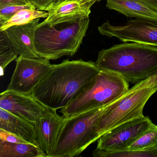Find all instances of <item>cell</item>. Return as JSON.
<instances>
[{"label":"cell","mask_w":157,"mask_h":157,"mask_svg":"<svg viewBox=\"0 0 157 157\" xmlns=\"http://www.w3.org/2000/svg\"><path fill=\"white\" fill-rule=\"evenodd\" d=\"M97 0H54L48 8L44 22L50 25L72 22L89 18L91 8Z\"/></svg>","instance_id":"8fae6325"},{"label":"cell","mask_w":157,"mask_h":157,"mask_svg":"<svg viewBox=\"0 0 157 157\" xmlns=\"http://www.w3.org/2000/svg\"><path fill=\"white\" fill-rule=\"evenodd\" d=\"M110 105L66 118L52 157H76L98 140V121Z\"/></svg>","instance_id":"5b68a950"},{"label":"cell","mask_w":157,"mask_h":157,"mask_svg":"<svg viewBox=\"0 0 157 157\" xmlns=\"http://www.w3.org/2000/svg\"><path fill=\"white\" fill-rule=\"evenodd\" d=\"M101 70L92 61L64 60L53 65L31 95L47 109L67 107L93 81Z\"/></svg>","instance_id":"6da1fadb"},{"label":"cell","mask_w":157,"mask_h":157,"mask_svg":"<svg viewBox=\"0 0 157 157\" xmlns=\"http://www.w3.org/2000/svg\"><path fill=\"white\" fill-rule=\"evenodd\" d=\"M100 1H101V0H97V2H99Z\"/></svg>","instance_id":"484cf974"},{"label":"cell","mask_w":157,"mask_h":157,"mask_svg":"<svg viewBox=\"0 0 157 157\" xmlns=\"http://www.w3.org/2000/svg\"><path fill=\"white\" fill-rule=\"evenodd\" d=\"M128 83L117 73L101 70L93 81L60 112L64 117L69 118L111 104L129 90Z\"/></svg>","instance_id":"8992f818"},{"label":"cell","mask_w":157,"mask_h":157,"mask_svg":"<svg viewBox=\"0 0 157 157\" xmlns=\"http://www.w3.org/2000/svg\"><path fill=\"white\" fill-rule=\"evenodd\" d=\"M154 124L149 117L145 116L123 123L102 135L96 148L106 151L127 149Z\"/></svg>","instance_id":"9c48e42d"},{"label":"cell","mask_w":157,"mask_h":157,"mask_svg":"<svg viewBox=\"0 0 157 157\" xmlns=\"http://www.w3.org/2000/svg\"><path fill=\"white\" fill-rule=\"evenodd\" d=\"M0 108L33 124L48 109L31 94L7 90L0 94Z\"/></svg>","instance_id":"30bf717a"},{"label":"cell","mask_w":157,"mask_h":157,"mask_svg":"<svg viewBox=\"0 0 157 157\" xmlns=\"http://www.w3.org/2000/svg\"><path fill=\"white\" fill-rule=\"evenodd\" d=\"M25 9H35L33 5L23 6H9L0 8V25L8 21L16 13Z\"/></svg>","instance_id":"44dd1931"},{"label":"cell","mask_w":157,"mask_h":157,"mask_svg":"<svg viewBox=\"0 0 157 157\" xmlns=\"http://www.w3.org/2000/svg\"><path fill=\"white\" fill-rule=\"evenodd\" d=\"M0 43V67L1 76L2 77L4 75L7 66L11 62L17 59L18 56L2 32Z\"/></svg>","instance_id":"ffe728a7"},{"label":"cell","mask_w":157,"mask_h":157,"mask_svg":"<svg viewBox=\"0 0 157 157\" xmlns=\"http://www.w3.org/2000/svg\"><path fill=\"white\" fill-rule=\"evenodd\" d=\"M27 2L38 10L47 11L48 8L54 0H27Z\"/></svg>","instance_id":"603a6c76"},{"label":"cell","mask_w":157,"mask_h":157,"mask_svg":"<svg viewBox=\"0 0 157 157\" xmlns=\"http://www.w3.org/2000/svg\"><path fill=\"white\" fill-rule=\"evenodd\" d=\"M0 128L38 147L34 124L0 108Z\"/></svg>","instance_id":"5bb4252c"},{"label":"cell","mask_w":157,"mask_h":157,"mask_svg":"<svg viewBox=\"0 0 157 157\" xmlns=\"http://www.w3.org/2000/svg\"><path fill=\"white\" fill-rule=\"evenodd\" d=\"M27 0H0V8L9 6L30 5Z\"/></svg>","instance_id":"cb8c5ba5"},{"label":"cell","mask_w":157,"mask_h":157,"mask_svg":"<svg viewBox=\"0 0 157 157\" xmlns=\"http://www.w3.org/2000/svg\"><path fill=\"white\" fill-rule=\"evenodd\" d=\"M95 63L101 70L117 73L135 84L157 72V47L124 42L100 51Z\"/></svg>","instance_id":"7a4b0ae2"},{"label":"cell","mask_w":157,"mask_h":157,"mask_svg":"<svg viewBox=\"0 0 157 157\" xmlns=\"http://www.w3.org/2000/svg\"><path fill=\"white\" fill-rule=\"evenodd\" d=\"M0 157H46L37 146L0 140Z\"/></svg>","instance_id":"2e32d148"},{"label":"cell","mask_w":157,"mask_h":157,"mask_svg":"<svg viewBox=\"0 0 157 157\" xmlns=\"http://www.w3.org/2000/svg\"><path fill=\"white\" fill-rule=\"evenodd\" d=\"M40 19H36L25 24L11 26L2 32L19 56L27 58L40 57L34 44L35 33Z\"/></svg>","instance_id":"4fadbf2b"},{"label":"cell","mask_w":157,"mask_h":157,"mask_svg":"<svg viewBox=\"0 0 157 157\" xmlns=\"http://www.w3.org/2000/svg\"><path fill=\"white\" fill-rule=\"evenodd\" d=\"M66 119L56 111L48 109L34 124L38 147L46 157H52Z\"/></svg>","instance_id":"7c38bea8"},{"label":"cell","mask_w":157,"mask_h":157,"mask_svg":"<svg viewBox=\"0 0 157 157\" xmlns=\"http://www.w3.org/2000/svg\"><path fill=\"white\" fill-rule=\"evenodd\" d=\"M0 140L12 143L30 144L18 136L2 128H0Z\"/></svg>","instance_id":"7402d4cb"},{"label":"cell","mask_w":157,"mask_h":157,"mask_svg":"<svg viewBox=\"0 0 157 157\" xmlns=\"http://www.w3.org/2000/svg\"><path fill=\"white\" fill-rule=\"evenodd\" d=\"M49 15L48 12L38 10L35 9H25L16 13L11 19L0 25V32L13 25H20L28 23L38 18L46 19Z\"/></svg>","instance_id":"e0dca14e"},{"label":"cell","mask_w":157,"mask_h":157,"mask_svg":"<svg viewBox=\"0 0 157 157\" xmlns=\"http://www.w3.org/2000/svg\"><path fill=\"white\" fill-rule=\"evenodd\" d=\"M95 157H157V148L143 150H124L106 151L96 148L92 152Z\"/></svg>","instance_id":"ac0fdd59"},{"label":"cell","mask_w":157,"mask_h":157,"mask_svg":"<svg viewBox=\"0 0 157 157\" xmlns=\"http://www.w3.org/2000/svg\"><path fill=\"white\" fill-rule=\"evenodd\" d=\"M149 7L157 11V0H140Z\"/></svg>","instance_id":"d4e9b609"},{"label":"cell","mask_w":157,"mask_h":157,"mask_svg":"<svg viewBox=\"0 0 157 157\" xmlns=\"http://www.w3.org/2000/svg\"><path fill=\"white\" fill-rule=\"evenodd\" d=\"M106 7L126 16L157 21V11L140 0H106Z\"/></svg>","instance_id":"9a60e30c"},{"label":"cell","mask_w":157,"mask_h":157,"mask_svg":"<svg viewBox=\"0 0 157 157\" xmlns=\"http://www.w3.org/2000/svg\"><path fill=\"white\" fill-rule=\"evenodd\" d=\"M157 148V126L154 124L140 136L127 149L143 150Z\"/></svg>","instance_id":"d6986e66"},{"label":"cell","mask_w":157,"mask_h":157,"mask_svg":"<svg viewBox=\"0 0 157 157\" xmlns=\"http://www.w3.org/2000/svg\"><path fill=\"white\" fill-rule=\"evenodd\" d=\"M157 91V72L135 84L111 104L99 118L98 127L101 136L123 123L144 117L145 105Z\"/></svg>","instance_id":"277c9868"},{"label":"cell","mask_w":157,"mask_h":157,"mask_svg":"<svg viewBox=\"0 0 157 157\" xmlns=\"http://www.w3.org/2000/svg\"><path fill=\"white\" fill-rule=\"evenodd\" d=\"M11 82L7 90L31 94L53 67L49 60L44 58H27L19 56Z\"/></svg>","instance_id":"52a82bcc"},{"label":"cell","mask_w":157,"mask_h":157,"mask_svg":"<svg viewBox=\"0 0 157 157\" xmlns=\"http://www.w3.org/2000/svg\"><path fill=\"white\" fill-rule=\"evenodd\" d=\"M100 33L115 37L123 42H135L157 47V21L136 19L123 25H114L107 21L98 27Z\"/></svg>","instance_id":"ba28073f"},{"label":"cell","mask_w":157,"mask_h":157,"mask_svg":"<svg viewBox=\"0 0 157 157\" xmlns=\"http://www.w3.org/2000/svg\"><path fill=\"white\" fill-rule=\"evenodd\" d=\"M89 23V18L54 25L44 21L39 23L34 36L38 56L48 60L74 56L82 43Z\"/></svg>","instance_id":"3957f363"}]
</instances>
